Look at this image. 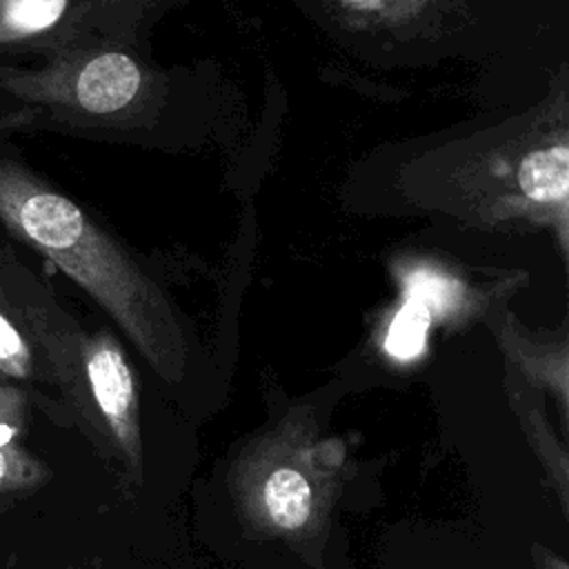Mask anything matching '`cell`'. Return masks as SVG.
I'll return each mask as SVG.
<instances>
[{
  "label": "cell",
  "mask_w": 569,
  "mask_h": 569,
  "mask_svg": "<svg viewBox=\"0 0 569 569\" xmlns=\"http://www.w3.org/2000/svg\"><path fill=\"white\" fill-rule=\"evenodd\" d=\"M0 89L67 120H124L151 93L149 73L129 53L104 47L60 49L40 67H0Z\"/></svg>",
  "instance_id": "3957f363"
},
{
  "label": "cell",
  "mask_w": 569,
  "mask_h": 569,
  "mask_svg": "<svg viewBox=\"0 0 569 569\" xmlns=\"http://www.w3.org/2000/svg\"><path fill=\"white\" fill-rule=\"evenodd\" d=\"M71 0H0V49L31 42L51 31Z\"/></svg>",
  "instance_id": "8992f818"
},
{
  "label": "cell",
  "mask_w": 569,
  "mask_h": 569,
  "mask_svg": "<svg viewBox=\"0 0 569 569\" xmlns=\"http://www.w3.org/2000/svg\"><path fill=\"white\" fill-rule=\"evenodd\" d=\"M462 200L480 222L525 220L556 233L567 258L569 222V142L567 98L560 84L556 100L536 118V129L505 142L462 169Z\"/></svg>",
  "instance_id": "7a4b0ae2"
},
{
  "label": "cell",
  "mask_w": 569,
  "mask_h": 569,
  "mask_svg": "<svg viewBox=\"0 0 569 569\" xmlns=\"http://www.w3.org/2000/svg\"><path fill=\"white\" fill-rule=\"evenodd\" d=\"M27 418V398L18 387L0 385V442L16 440Z\"/></svg>",
  "instance_id": "8fae6325"
},
{
  "label": "cell",
  "mask_w": 569,
  "mask_h": 569,
  "mask_svg": "<svg viewBox=\"0 0 569 569\" xmlns=\"http://www.w3.org/2000/svg\"><path fill=\"white\" fill-rule=\"evenodd\" d=\"M33 351L22 329L0 309V373L7 378H31L33 376Z\"/></svg>",
  "instance_id": "9c48e42d"
},
{
  "label": "cell",
  "mask_w": 569,
  "mask_h": 569,
  "mask_svg": "<svg viewBox=\"0 0 569 569\" xmlns=\"http://www.w3.org/2000/svg\"><path fill=\"white\" fill-rule=\"evenodd\" d=\"M42 469L16 440L0 442V496L38 482Z\"/></svg>",
  "instance_id": "30bf717a"
},
{
  "label": "cell",
  "mask_w": 569,
  "mask_h": 569,
  "mask_svg": "<svg viewBox=\"0 0 569 569\" xmlns=\"http://www.w3.org/2000/svg\"><path fill=\"white\" fill-rule=\"evenodd\" d=\"M0 222L80 284L147 351H162L171 342L169 302L127 249L78 202L4 158Z\"/></svg>",
  "instance_id": "6da1fadb"
},
{
  "label": "cell",
  "mask_w": 569,
  "mask_h": 569,
  "mask_svg": "<svg viewBox=\"0 0 569 569\" xmlns=\"http://www.w3.org/2000/svg\"><path fill=\"white\" fill-rule=\"evenodd\" d=\"M338 16L360 29L427 27L442 16L449 0H329Z\"/></svg>",
  "instance_id": "5b68a950"
},
{
  "label": "cell",
  "mask_w": 569,
  "mask_h": 569,
  "mask_svg": "<svg viewBox=\"0 0 569 569\" xmlns=\"http://www.w3.org/2000/svg\"><path fill=\"white\" fill-rule=\"evenodd\" d=\"M80 362L93 402L118 436H124L136 409V389L131 369L104 331L80 338Z\"/></svg>",
  "instance_id": "277c9868"
},
{
  "label": "cell",
  "mask_w": 569,
  "mask_h": 569,
  "mask_svg": "<svg viewBox=\"0 0 569 569\" xmlns=\"http://www.w3.org/2000/svg\"><path fill=\"white\" fill-rule=\"evenodd\" d=\"M311 487L293 469H276L264 482V507L271 520L282 529H300L311 516Z\"/></svg>",
  "instance_id": "52a82bcc"
},
{
  "label": "cell",
  "mask_w": 569,
  "mask_h": 569,
  "mask_svg": "<svg viewBox=\"0 0 569 569\" xmlns=\"http://www.w3.org/2000/svg\"><path fill=\"white\" fill-rule=\"evenodd\" d=\"M431 313L427 311L425 305H420L416 298L405 300V305L398 309L393 316L387 338H385V349L396 358V360H413L422 353L425 342H427V329H429Z\"/></svg>",
  "instance_id": "ba28073f"
}]
</instances>
